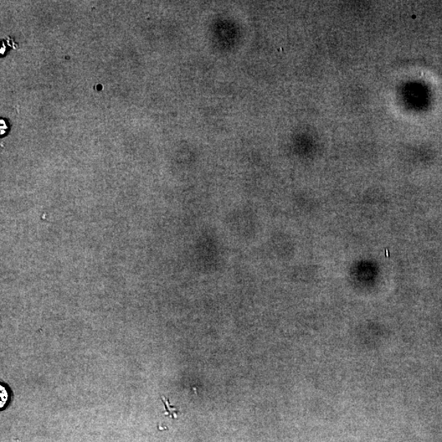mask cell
Listing matches in <instances>:
<instances>
[{"label": "cell", "mask_w": 442, "mask_h": 442, "mask_svg": "<svg viewBox=\"0 0 442 442\" xmlns=\"http://www.w3.org/2000/svg\"><path fill=\"white\" fill-rule=\"evenodd\" d=\"M0 398H1V402H0V407H5V405H7L8 402V393L6 389V387L0 386Z\"/></svg>", "instance_id": "cell-2"}, {"label": "cell", "mask_w": 442, "mask_h": 442, "mask_svg": "<svg viewBox=\"0 0 442 442\" xmlns=\"http://www.w3.org/2000/svg\"><path fill=\"white\" fill-rule=\"evenodd\" d=\"M162 400L164 403V406H165L167 412L166 414L169 416V417H172L173 419H176L177 418V414H179V411L176 407H174V406H172L171 404H169V399L162 398Z\"/></svg>", "instance_id": "cell-1"}]
</instances>
